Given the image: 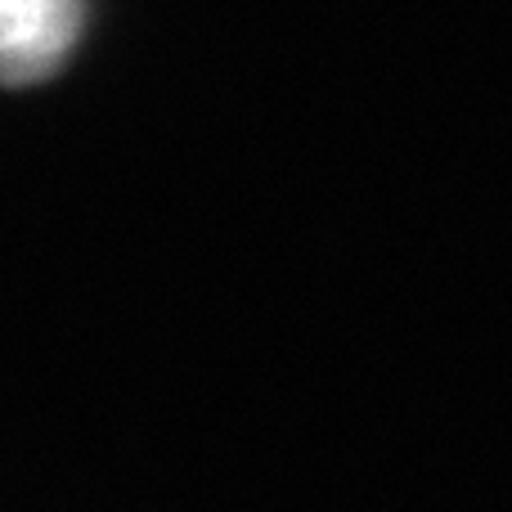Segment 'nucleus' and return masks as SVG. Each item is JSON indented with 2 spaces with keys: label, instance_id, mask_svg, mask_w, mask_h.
I'll return each mask as SVG.
<instances>
[{
  "label": "nucleus",
  "instance_id": "obj_1",
  "mask_svg": "<svg viewBox=\"0 0 512 512\" xmlns=\"http://www.w3.org/2000/svg\"><path fill=\"white\" fill-rule=\"evenodd\" d=\"M86 0H0V86H36L68 63Z\"/></svg>",
  "mask_w": 512,
  "mask_h": 512
}]
</instances>
